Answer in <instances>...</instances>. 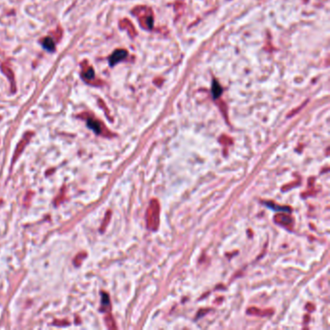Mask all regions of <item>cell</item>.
<instances>
[{"label":"cell","instance_id":"obj_1","mask_svg":"<svg viewBox=\"0 0 330 330\" xmlns=\"http://www.w3.org/2000/svg\"><path fill=\"white\" fill-rule=\"evenodd\" d=\"M160 222V206L156 200L150 201L149 207L146 211V225L151 230H156Z\"/></svg>","mask_w":330,"mask_h":330},{"label":"cell","instance_id":"obj_6","mask_svg":"<svg viewBox=\"0 0 330 330\" xmlns=\"http://www.w3.org/2000/svg\"><path fill=\"white\" fill-rule=\"evenodd\" d=\"M221 93H222V88H221L220 84H219L216 81H213V86H212V94H213V97H214V98H218Z\"/></svg>","mask_w":330,"mask_h":330},{"label":"cell","instance_id":"obj_5","mask_svg":"<svg viewBox=\"0 0 330 330\" xmlns=\"http://www.w3.org/2000/svg\"><path fill=\"white\" fill-rule=\"evenodd\" d=\"M43 47L46 49L48 51H53L55 49L54 47V43H53L51 38H45L43 41Z\"/></svg>","mask_w":330,"mask_h":330},{"label":"cell","instance_id":"obj_9","mask_svg":"<svg viewBox=\"0 0 330 330\" xmlns=\"http://www.w3.org/2000/svg\"><path fill=\"white\" fill-rule=\"evenodd\" d=\"M102 296H103V299H102L103 306H104V307H109V306H110V299H109L108 294L103 293Z\"/></svg>","mask_w":330,"mask_h":330},{"label":"cell","instance_id":"obj_8","mask_svg":"<svg viewBox=\"0 0 330 330\" xmlns=\"http://www.w3.org/2000/svg\"><path fill=\"white\" fill-rule=\"evenodd\" d=\"M83 77H84L86 79H93L94 77H95V73H94L93 69H92V68H89V69L86 71V72L84 73Z\"/></svg>","mask_w":330,"mask_h":330},{"label":"cell","instance_id":"obj_3","mask_svg":"<svg viewBox=\"0 0 330 330\" xmlns=\"http://www.w3.org/2000/svg\"><path fill=\"white\" fill-rule=\"evenodd\" d=\"M127 56V51L124 50H115L111 56L110 57V65L113 66L116 63H118L119 61H121L122 59H124L125 57Z\"/></svg>","mask_w":330,"mask_h":330},{"label":"cell","instance_id":"obj_2","mask_svg":"<svg viewBox=\"0 0 330 330\" xmlns=\"http://www.w3.org/2000/svg\"><path fill=\"white\" fill-rule=\"evenodd\" d=\"M275 222L277 223V224L281 225V226H284L286 228H290L291 225H292V219L290 215H288V214H277V215L275 216L274 218Z\"/></svg>","mask_w":330,"mask_h":330},{"label":"cell","instance_id":"obj_4","mask_svg":"<svg viewBox=\"0 0 330 330\" xmlns=\"http://www.w3.org/2000/svg\"><path fill=\"white\" fill-rule=\"evenodd\" d=\"M87 126L90 128V129H92L96 134H100V133L102 132V130H101V124L98 122V121L94 120V119H88V121H87Z\"/></svg>","mask_w":330,"mask_h":330},{"label":"cell","instance_id":"obj_7","mask_svg":"<svg viewBox=\"0 0 330 330\" xmlns=\"http://www.w3.org/2000/svg\"><path fill=\"white\" fill-rule=\"evenodd\" d=\"M266 204L274 210H282V211H288V212L290 211V207H279V205H277V204H273L272 202H267Z\"/></svg>","mask_w":330,"mask_h":330}]
</instances>
